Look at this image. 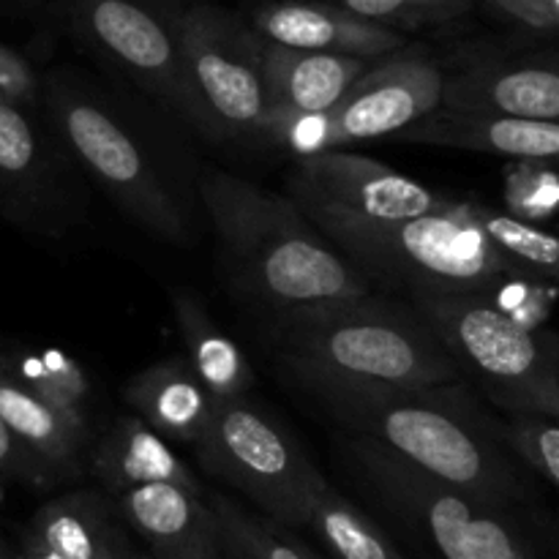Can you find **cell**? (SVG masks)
Wrapping results in <instances>:
<instances>
[{"mask_svg":"<svg viewBox=\"0 0 559 559\" xmlns=\"http://www.w3.org/2000/svg\"><path fill=\"white\" fill-rule=\"evenodd\" d=\"M320 399L349 435L388 448L442 484L522 516L533 500V489L497 435V420L459 380L409 391L325 393Z\"/></svg>","mask_w":559,"mask_h":559,"instance_id":"obj_1","label":"cell"},{"mask_svg":"<svg viewBox=\"0 0 559 559\" xmlns=\"http://www.w3.org/2000/svg\"><path fill=\"white\" fill-rule=\"evenodd\" d=\"M276 355L317 396L456 382L459 369L418 311L369 298L282 311Z\"/></svg>","mask_w":559,"mask_h":559,"instance_id":"obj_2","label":"cell"},{"mask_svg":"<svg viewBox=\"0 0 559 559\" xmlns=\"http://www.w3.org/2000/svg\"><path fill=\"white\" fill-rule=\"evenodd\" d=\"M202 202L235 282L276 309L366 295L364 273L325 243L287 194L227 173H207Z\"/></svg>","mask_w":559,"mask_h":559,"instance_id":"obj_3","label":"cell"},{"mask_svg":"<svg viewBox=\"0 0 559 559\" xmlns=\"http://www.w3.org/2000/svg\"><path fill=\"white\" fill-rule=\"evenodd\" d=\"M360 273L409 287V293H486L508 273L527 271L508 260L469 213L448 200L431 213L374 224L322 229Z\"/></svg>","mask_w":559,"mask_h":559,"instance_id":"obj_4","label":"cell"},{"mask_svg":"<svg viewBox=\"0 0 559 559\" xmlns=\"http://www.w3.org/2000/svg\"><path fill=\"white\" fill-rule=\"evenodd\" d=\"M413 309L502 413L559 418L555 333L527 331L484 293H413Z\"/></svg>","mask_w":559,"mask_h":559,"instance_id":"obj_5","label":"cell"},{"mask_svg":"<svg viewBox=\"0 0 559 559\" xmlns=\"http://www.w3.org/2000/svg\"><path fill=\"white\" fill-rule=\"evenodd\" d=\"M347 453L382 508L435 559H535L522 513L442 484L366 437L349 435Z\"/></svg>","mask_w":559,"mask_h":559,"instance_id":"obj_6","label":"cell"},{"mask_svg":"<svg viewBox=\"0 0 559 559\" xmlns=\"http://www.w3.org/2000/svg\"><path fill=\"white\" fill-rule=\"evenodd\" d=\"M194 448L205 473L240 491L262 516L306 530L325 478L262 409L246 399L218 402Z\"/></svg>","mask_w":559,"mask_h":559,"instance_id":"obj_7","label":"cell"},{"mask_svg":"<svg viewBox=\"0 0 559 559\" xmlns=\"http://www.w3.org/2000/svg\"><path fill=\"white\" fill-rule=\"evenodd\" d=\"M178 41L202 131L260 140L267 115L260 33L233 11L194 3L178 11Z\"/></svg>","mask_w":559,"mask_h":559,"instance_id":"obj_8","label":"cell"},{"mask_svg":"<svg viewBox=\"0 0 559 559\" xmlns=\"http://www.w3.org/2000/svg\"><path fill=\"white\" fill-rule=\"evenodd\" d=\"M49 115L66 151L96 178L115 205L169 243L189 240L173 191L107 104L82 96L74 87H55Z\"/></svg>","mask_w":559,"mask_h":559,"instance_id":"obj_9","label":"cell"},{"mask_svg":"<svg viewBox=\"0 0 559 559\" xmlns=\"http://www.w3.org/2000/svg\"><path fill=\"white\" fill-rule=\"evenodd\" d=\"M66 11L82 41L202 131L180 58V9L169 0H66Z\"/></svg>","mask_w":559,"mask_h":559,"instance_id":"obj_10","label":"cell"},{"mask_svg":"<svg viewBox=\"0 0 559 559\" xmlns=\"http://www.w3.org/2000/svg\"><path fill=\"white\" fill-rule=\"evenodd\" d=\"M287 197L320 233L338 224L409 218L448 202L409 175L342 147L298 158Z\"/></svg>","mask_w":559,"mask_h":559,"instance_id":"obj_11","label":"cell"},{"mask_svg":"<svg viewBox=\"0 0 559 559\" xmlns=\"http://www.w3.org/2000/svg\"><path fill=\"white\" fill-rule=\"evenodd\" d=\"M442 69L424 49L402 47L369 69L328 109V151L380 140L440 107Z\"/></svg>","mask_w":559,"mask_h":559,"instance_id":"obj_12","label":"cell"},{"mask_svg":"<svg viewBox=\"0 0 559 559\" xmlns=\"http://www.w3.org/2000/svg\"><path fill=\"white\" fill-rule=\"evenodd\" d=\"M249 25L265 41L309 52L377 60L407 47L404 33L364 20L333 0H273L251 11Z\"/></svg>","mask_w":559,"mask_h":559,"instance_id":"obj_13","label":"cell"},{"mask_svg":"<svg viewBox=\"0 0 559 559\" xmlns=\"http://www.w3.org/2000/svg\"><path fill=\"white\" fill-rule=\"evenodd\" d=\"M115 511L153 559H224L207 495L175 484H145L112 495Z\"/></svg>","mask_w":559,"mask_h":559,"instance_id":"obj_14","label":"cell"},{"mask_svg":"<svg viewBox=\"0 0 559 559\" xmlns=\"http://www.w3.org/2000/svg\"><path fill=\"white\" fill-rule=\"evenodd\" d=\"M440 107L506 118L559 120V74L555 60H484L456 74L442 71Z\"/></svg>","mask_w":559,"mask_h":559,"instance_id":"obj_15","label":"cell"},{"mask_svg":"<svg viewBox=\"0 0 559 559\" xmlns=\"http://www.w3.org/2000/svg\"><path fill=\"white\" fill-rule=\"evenodd\" d=\"M391 140L407 145L497 153L508 158H557L559 123L437 107L399 129Z\"/></svg>","mask_w":559,"mask_h":559,"instance_id":"obj_16","label":"cell"},{"mask_svg":"<svg viewBox=\"0 0 559 559\" xmlns=\"http://www.w3.org/2000/svg\"><path fill=\"white\" fill-rule=\"evenodd\" d=\"M369 58L309 52L262 38V82L267 115L325 112L369 69ZM265 115V118H267Z\"/></svg>","mask_w":559,"mask_h":559,"instance_id":"obj_17","label":"cell"},{"mask_svg":"<svg viewBox=\"0 0 559 559\" xmlns=\"http://www.w3.org/2000/svg\"><path fill=\"white\" fill-rule=\"evenodd\" d=\"M91 469L107 497L145 484H175L197 495H207L202 480L191 473L189 464L180 462L167 437L134 413L115 418L93 451Z\"/></svg>","mask_w":559,"mask_h":559,"instance_id":"obj_18","label":"cell"},{"mask_svg":"<svg viewBox=\"0 0 559 559\" xmlns=\"http://www.w3.org/2000/svg\"><path fill=\"white\" fill-rule=\"evenodd\" d=\"M123 399L158 435L183 445L200 440L218 404L186 358L145 366L126 382Z\"/></svg>","mask_w":559,"mask_h":559,"instance_id":"obj_19","label":"cell"},{"mask_svg":"<svg viewBox=\"0 0 559 559\" xmlns=\"http://www.w3.org/2000/svg\"><path fill=\"white\" fill-rule=\"evenodd\" d=\"M27 533L63 559H109L129 544L115 502L98 491H71L36 511Z\"/></svg>","mask_w":559,"mask_h":559,"instance_id":"obj_20","label":"cell"},{"mask_svg":"<svg viewBox=\"0 0 559 559\" xmlns=\"http://www.w3.org/2000/svg\"><path fill=\"white\" fill-rule=\"evenodd\" d=\"M173 311L186 347V360L211 396L216 402L249 396L254 382L249 360L240 353L238 342L218 328L200 295L191 289H173Z\"/></svg>","mask_w":559,"mask_h":559,"instance_id":"obj_21","label":"cell"},{"mask_svg":"<svg viewBox=\"0 0 559 559\" xmlns=\"http://www.w3.org/2000/svg\"><path fill=\"white\" fill-rule=\"evenodd\" d=\"M0 418L47 464L55 478H71L80 469V453L87 440V426L74 424L63 413L44 404L22 385L0 358Z\"/></svg>","mask_w":559,"mask_h":559,"instance_id":"obj_22","label":"cell"},{"mask_svg":"<svg viewBox=\"0 0 559 559\" xmlns=\"http://www.w3.org/2000/svg\"><path fill=\"white\" fill-rule=\"evenodd\" d=\"M306 530L320 540L328 559H407L374 519L338 495L328 480L314 495Z\"/></svg>","mask_w":559,"mask_h":559,"instance_id":"obj_23","label":"cell"},{"mask_svg":"<svg viewBox=\"0 0 559 559\" xmlns=\"http://www.w3.org/2000/svg\"><path fill=\"white\" fill-rule=\"evenodd\" d=\"M11 374L31 388L44 404L63 413L74 424L87 426V402H91V382L80 360L60 349H25L20 355H0Z\"/></svg>","mask_w":559,"mask_h":559,"instance_id":"obj_24","label":"cell"},{"mask_svg":"<svg viewBox=\"0 0 559 559\" xmlns=\"http://www.w3.org/2000/svg\"><path fill=\"white\" fill-rule=\"evenodd\" d=\"M207 502L216 513L224 559H306L295 530L246 511L222 491H207Z\"/></svg>","mask_w":559,"mask_h":559,"instance_id":"obj_25","label":"cell"},{"mask_svg":"<svg viewBox=\"0 0 559 559\" xmlns=\"http://www.w3.org/2000/svg\"><path fill=\"white\" fill-rule=\"evenodd\" d=\"M467 205L478 227L486 233V238L508 260L555 282L559 271V243L555 235L540 229L538 224H530L524 218L511 216V213L497 211V207L478 205V202H467Z\"/></svg>","mask_w":559,"mask_h":559,"instance_id":"obj_26","label":"cell"},{"mask_svg":"<svg viewBox=\"0 0 559 559\" xmlns=\"http://www.w3.org/2000/svg\"><path fill=\"white\" fill-rule=\"evenodd\" d=\"M502 197L511 216L530 224L551 222L559 205L557 158H511L502 173Z\"/></svg>","mask_w":559,"mask_h":559,"instance_id":"obj_27","label":"cell"},{"mask_svg":"<svg viewBox=\"0 0 559 559\" xmlns=\"http://www.w3.org/2000/svg\"><path fill=\"white\" fill-rule=\"evenodd\" d=\"M502 445L513 462L522 464L544 484H559V426L557 420L540 415H508L497 424Z\"/></svg>","mask_w":559,"mask_h":559,"instance_id":"obj_28","label":"cell"},{"mask_svg":"<svg viewBox=\"0 0 559 559\" xmlns=\"http://www.w3.org/2000/svg\"><path fill=\"white\" fill-rule=\"evenodd\" d=\"M333 3L377 25L404 33L451 25L469 14L478 0H333Z\"/></svg>","mask_w":559,"mask_h":559,"instance_id":"obj_29","label":"cell"},{"mask_svg":"<svg viewBox=\"0 0 559 559\" xmlns=\"http://www.w3.org/2000/svg\"><path fill=\"white\" fill-rule=\"evenodd\" d=\"M486 298L506 317L519 322L527 331H544L557 300V287L551 278L535 271L508 273L506 278L486 289Z\"/></svg>","mask_w":559,"mask_h":559,"instance_id":"obj_30","label":"cell"},{"mask_svg":"<svg viewBox=\"0 0 559 559\" xmlns=\"http://www.w3.org/2000/svg\"><path fill=\"white\" fill-rule=\"evenodd\" d=\"M33 104H0V175L5 180H36L41 169V136L31 118Z\"/></svg>","mask_w":559,"mask_h":559,"instance_id":"obj_31","label":"cell"},{"mask_svg":"<svg viewBox=\"0 0 559 559\" xmlns=\"http://www.w3.org/2000/svg\"><path fill=\"white\" fill-rule=\"evenodd\" d=\"M0 473L14 475V478L27 480L33 486L52 484L55 473L3 424L0 418Z\"/></svg>","mask_w":559,"mask_h":559,"instance_id":"obj_32","label":"cell"},{"mask_svg":"<svg viewBox=\"0 0 559 559\" xmlns=\"http://www.w3.org/2000/svg\"><path fill=\"white\" fill-rule=\"evenodd\" d=\"M36 93L38 82L31 63H27L20 52H14L11 47L0 44V104H36Z\"/></svg>","mask_w":559,"mask_h":559,"instance_id":"obj_33","label":"cell"},{"mask_svg":"<svg viewBox=\"0 0 559 559\" xmlns=\"http://www.w3.org/2000/svg\"><path fill=\"white\" fill-rule=\"evenodd\" d=\"M491 9L530 31H557L559 0H486Z\"/></svg>","mask_w":559,"mask_h":559,"instance_id":"obj_34","label":"cell"},{"mask_svg":"<svg viewBox=\"0 0 559 559\" xmlns=\"http://www.w3.org/2000/svg\"><path fill=\"white\" fill-rule=\"evenodd\" d=\"M16 551H20V559H63L60 555H55L44 540H38L36 535L27 533V530L25 535H22V544Z\"/></svg>","mask_w":559,"mask_h":559,"instance_id":"obj_35","label":"cell"},{"mask_svg":"<svg viewBox=\"0 0 559 559\" xmlns=\"http://www.w3.org/2000/svg\"><path fill=\"white\" fill-rule=\"evenodd\" d=\"M109 559H153V557L147 555V551L136 549V546L131 544V540H129V544H126V546H120V549L115 551V555L109 557Z\"/></svg>","mask_w":559,"mask_h":559,"instance_id":"obj_36","label":"cell"},{"mask_svg":"<svg viewBox=\"0 0 559 559\" xmlns=\"http://www.w3.org/2000/svg\"><path fill=\"white\" fill-rule=\"evenodd\" d=\"M0 559H20V551L0 535Z\"/></svg>","mask_w":559,"mask_h":559,"instance_id":"obj_37","label":"cell"},{"mask_svg":"<svg viewBox=\"0 0 559 559\" xmlns=\"http://www.w3.org/2000/svg\"><path fill=\"white\" fill-rule=\"evenodd\" d=\"M300 549H304V557H306V559H328L325 555H322V551L311 549V546L304 544V540H300Z\"/></svg>","mask_w":559,"mask_h":559,"instance_id":"obj_38","label":"cell"},{"mask_svg":"<svg viewBox=\"0 0 559 559\" xmlns=\"http://www.w3.org/2000/svg\"><path fill=\"white\" fill-rule=\"evenodd\" d=\"M0 502H3V486H0Z\"/></svg>","mask_w":559,"mask_h":559,"instance_id":"obj_39","label":"cell"},{"mask_svg":"<svg viewBox=\"0 0 559 559\" xmlns=\"http://www.w3.org/2000/svg\"><path fill=\"white\" fill-rule=\"evenodd\" d=\"M262 3H273V0H262Z\"/></svg>","mask_w":559,"mask_h":559,"instance_id":"obj_40","label":"cell"}]
</instances>
